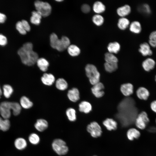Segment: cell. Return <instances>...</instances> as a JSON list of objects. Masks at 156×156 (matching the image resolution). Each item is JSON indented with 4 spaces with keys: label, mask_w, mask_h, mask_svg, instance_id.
Returning a JSON list of instances; mask_svg holds the SVG:
<instances>
[{
    "label": "cell",
    "mask_w": 156,
    "mask_h": 156,
    "mask_svg": "<svg viewBox=\"0 0 156 156\" xmlns=\"http://www.w3.org/2000/svg\"><path fill=\"white\" fill-rule=\"evenodd\" d=\"M56 1H58V2H60V1H62V0H56Z\"/></svg>",
    "instance_id": "cell-48"
},
{
    "label": "cell",
    "mask_w": 156,
    "mask_h": 156,
    "mask_svg": "<svg viewBox=\"0 0 156 156\" xmlns=\"http://www.w3.org/2000/svg\"><path fill=\"white\" fill-rule=\"evenodd\" d=\"M127 136L129 140H133L134 139L139 138L140 136V133L137 129L132 128L129 129L127 131Z\"/></svg>",
    "instance_id": "cell-25"
},
{
    "label": "cell",
    "mask_w": 156,
    "mask_h": 156,
    "mask_svg": "<svg viewBox=\"0 0 156 156\" xmlns=\"http://www.w3.org/2000/svg\"><path fill=\"white\" fill-rule=\"evenodd\" d=\"M104 88L103 84L99 82L93 85L91 89V90L92 94L95 97L100 98L102 97L104 94L103 90Z\"/></svg>",
    "instance_id": "cell-9"
},
{
    "label": "cell",
    "mask_w": 156,
    "mask_h": 156,
    "mask_svg": "<svg viewBox=\"0 0 156 156\" xmlns=\"http://www.w3.org/2000/svg\"><path fill=\"white\" fill-rule=\"evenodd\" d=\"M133 86L130 83L122 84L120 87V91L122 94L125 96H129L133 92Z\"/></svg>",
    "instance_id": "cell-11"
},
{
    "label": "cell",
    "mask_w": 156,
    "mask_h": 156,
    "mask_svg": "<svg viewBox=\"0 0 156 156\" xmlns=\"http://www.w3.org/2000/svg\"><path fill=\"white\" fill-rule=\"evenodd\" d=\"M139 10L142 12L146 14H149L151 12V8L147 4H144L140 7Z\"/></svg>",
    "instance_id": "cell-39"
},
{
    "label": "cell",
    "mask_w": 156,
    "mask_h": 156,
    "mask_svg": "<svg viewBox=\"0 0 156 156\" xmlns=\"http://www.w3.org/2000/svg\"><path fill=\"white\" fill-rule=\"evenodd\" d=\"M42 83L47 86L52 85L55 81V78L52 74L45 73L43 74L41 78Z\"/></svg>",
    "instance_id": "cell-14"
},
{
    "label": "cell",
    "mask_w": 156,
    "mask_h": 156,
    "mask_svg": "<svg viewBox=\"0 0 156 156\" xmlns=\"http://www.w3.org/2000/svg\"><path fill=\"white\" fill-rule=\"evenodd\" d=\"M16 107V102L5 101L0 104V113L1 117L9 119L11 115V110L14 111Z\"/></svg>",
    "instance_id": "cell-4"
},
{
    "label": "cell",
    "mask_w": 156,
    "mask_h": 156,
    "mask_svg": "<svg viewBox=\"0 0 156 156\" xmlns=\"http://www.w3.org/2000/svg\"><path fill=\"white\" fill-rule=\"evenodd\" d=\"M10 123L9 119H4L0 117V130L5 131L10 127Z\"/></svg>",
    "instance_id": "cell-32"
},
{
    "label": "cell",
    "mask_w": 156,
    "mask_h": 156,
    "mask_svg": "<svg viewBox=\"0 0 156 156\" xmlns=\"http://www.w3.org/2000/svg\"><path fill=\"white\" fill-rule=\"evenodd\" d=\"M155 123H156V119H155Z\"/></svg>",
    "instance_id": "cell-50"
},
{
    "label": "cell",
    "mask_w": 156,
    "mask_h": 156,
    "mask_svg": "<svg viewBox=\"0 0 156 156\" xmlns=\"http://www.w3.org/2000/svg\"><path fill=\"white\" fill-rule=\"evenodd\" d=\"M149 122L150 119L147 113L145 111H142L136 117L135 123L138 128L143 130L145 128Z\"/></svg>",
    "instance_id": "cell-7"
},
{
    "label": "cell",
    "mask_w": 156,
    "mask_h": 156,
    "mask_svg": "<svg viewBox=\"0 0 156 156\" xmlns=\"http://www.w3.org/2000/svg\"><path fill=\"white\" fill-rule=\"evenodd\" d=\"M136 95L138 98L142 100L146 101L148 98L150 93L148 90L144 87H140L137 90Z\"/></svg>",
    "instance_id": "cell-10"
},
{
    "label": "cell",
    "mask_w": 156,
    "mask_h": 156,
    "mask_svg": "<svg viewBox=\"0 0 156 156\" xmlns=\"http://www.w3.org/2000/svg\"><path fill=\"white\" fill-rule=\"evenodd\" d=\"M7 42L6 37L3 35L0 34V45L4 46L6 44Z\"/></svg>",
    "instance_id": "cell-42"
},
{
    "label": "cell",
    "mask_w": 156,
    "mask_h": 156,
    "mask_svg": "<svg viewBox=\"0 0 156 156\" xmlns=\"http://www.w3.org/2000/svg\"><path fill=\"white\" fill-rule=\"evenodd\" d=\"M156 62L152 58H148L142 62V66L144 70L146 72H149L153 70L155 67Z\"/></svg>",
    "instance_id": "cell-13"
},
{
    "label": "cell",
    "mask_w": 156,
    "mask_h": 156,
    "mask_svg": "<svg viewBox=\"0 0 156 156\" xmlns=\"http://www.w3.org/2000/svg\"><path fill=\"white\" fill-rule=\"evenodd\" d=\"M67 96L68 99L71 101L75 102L80 99V93L78 89L73 88L68 92Z\"/></svg>",
    "instance_id": "cell-12"
},
{
    "label": "cell",
    "mask_w": 156,
    "mask_h": 156,
    "mask_svg": "<svg viewBox=\"0 0 156 156\" xmlns=\"http://www.w3.org/2000/svg\"><path fill=\"white\" fill-rule=\"evenodd\" d=\"M28 139L29 142L33 145H37L40 141V138L38 134L34 133L31 134L29 136Z\"/></svg>",
    "instance_id": "cell-37"
},
{
    "label": "cell",
    "mask_w": 156,
    "mask_h": 156,
    "mask_svg": "<svg viewBox=\"0 0 156 156\" xmlns=\"http://www.w3.org/2000/svg\"><path fill=\"white\" fill-rule=\"evenodd\" d=\"M92 109L91 104L87 101H82L79 105V111L85 114L90 113L92 110Z\"/></svg>",
    "instance_id": "cell-17"
},
{
    "label": "cell",
    "mask_w": 156,
    "mask_h": 156,
    "mask_svg": "<svg viewBox=\"0 0 156 156\" xmlns=\"http://www.w3.org/2000/svg\"><path fill=\"white\" fill-rule=\"evenodd\" d=\"M107 48L109 52L116 54L120 51V45L118 42L115 41L108 44Z\"/></svg>",
    "instance_id": "cell-21"
},
{
    "label": "cell",
    "mask_w": 156,
    "mask_h": 156,
    "mask_svg": "<svg viewBox=\"0 0 156 156\" xmlns=\"http://www.w3.org/2000/svg\"><path fill=\"white\" fill-rule=\"evenodd\" d=\"M22 25L26 31H29L30 30V27L28 23L26 20H23L21 21Z\"/></svg>",
    "instance_id": "cell-41"
},
{
    "label": "cell",
    "mask_w": 156,
    "mask_h": 156,
    "mask_svg": "<svg viewBox=\"0 0 156 156\" xmlns=\"http://www.w3.org/2000/svg\"><path fill=\"white\" fill-rule=\"evenodd\" d=\"M66 113L69 121L74 122L76 120L77 118L76 112L74 108L72 107L68 108L66 111Z\"/></svg>",
    "instance_id": "cell-33"
},
{
    "label": "cell",
    "mask_w": 156,
    "mask_h": 156,
    "mask_svg": "<svg viewBox=\"0 0 156 156\" xmlns=\"http://www.w3.org/2000/svg\"><path fill=\"white\" fill-rule=\"evenodd\" d=\"M103 123L108 130H115L117 128V122L112 118H107L103 121Z\"/></svg>",
    "instance_id": "cell-19"
},
{
    "label": "cell",
    "mask_w": 156,
    "mask_h": 156,
    "mask_svg": "<svg viewBox=\"0 0 156 156\" xmlns=\"http://www.w3.org/2000/svg\"><path fill=\"white\" fill-rule=\"evenodd\" d=\"M93 10L96 14H100L103 12L106 9V7L102 2L99 1L95 2L93 5Z\"/></svg>",
    "instance_id": "cell-22"
},
{
    "label": "cell",
    "mask_w": 156,
    "mask_h": 156,
    "mask_svg": "<svg viewBox=\"0 0 156 156\" xmlns=\"http://www.w3.org/2000/svg\"><path fill=\"white\" fill-rule=\"evenodd\" d=\"M34 5L36 11L40 13L42 16L47 17L50 14L51 7L48 3L36 0L34 2Z\"/></svg>",
    "instance_id": "cell-6"
},
{
    "label": "cell",
    "mask_w": 156,
    "mask_h": 156,
    "mask_svg": "<svg viewBox=\"0 0 156 156\" xmlns=\"http://www.w3.org/2000/svg\"><path fill=\"white\" fill-rule=\"evenodd\" d=\"M87 130L92 136L95 138L100 136L102 133L101 127L95 121L92 122L88 125Z\"/></svg>",
    "instance_id": "cell-8"
},
{
    "label": "cell",
    "mask_w": 156,
    "mask_h": 156,
    "mask_svg": "<svg viewBox=\"0 0 156 156\" xmlns=\"http://www.w3.org/2000/svg\"><path fill=\"white\" fill-rule=\"evenodd\" d=\"M94 156H96V155H94Z\"/></svg>",
    "instance_id": "cell-51"
},
{
    "label": "cell",
    "mask_w": 156,
    "mask_h": 156,
    "mask_svg": "<svg viewBox=\"0 0 156 156\" xmlns=\"http://www.w3.org/2000/svg\"><path fill=\"white\" fill-rule=\"evenodd\" d=\"M16 27L19 32L22 35L25 34L27 31L24 29L21 21H18L16 24Z\"/></svg>",
    "instance_id": "cell-38"
},
{
    "label": "cell",
    "mask_w": 156,
    "mask_h": 156,
    "mask_svg": "<svg viewBox=\"0 0 156 156\" xmlns=\"http://www.w3.org/2000/svg\"><path fill=\"white\" fill-rule=\"evenodd\" d=\"M50 44L51 47L60 51H62L67 49L70 45V41L67 37L63 36L59 39L55 33L52 34L50 37Z\"/></svg>",
    "instance_id": "cell-2"
},
{
    "label": "cell",
    "mask_w": 156,
    "mask_h": 156,
    "mask_svg": "<svg viewBox=\"0 0 156 156\" xmlns=\"http://www.w3.org/2000/svg\"><path fill=\"white\" fill-rule=\"evenodd\" d=\"M27 145V142L25 139L22 138H16L14 142V145L18 150H22L25 149Z\"/></svg>",
    "instance_id": "cell-23"
},
{
    "label": "cell",
    "mask_w": 156,
    "mask_h": 156,
    "mask_svg": "<svg viewBox=\"0 0 156 156\" xmlns=\"http://www.w3.org/2000/svg\"><path fill=\"white\" fill-rule=\"evenodd\" d=\"M2 93L6 98H10L13 92V89L11 86L9 84L4 85L2 88Z\"/></svg>",
    "instance_id": "cell-31"
},
{
    "label": "cell",
    "mask_w": 156,
    "mask_h": 156,
    "mask_svg": "<svg viewBox=\"0 0 156 156\" xmlns=\"http://www.w3.org/2000/svg\"><path fill=\"white\" fill-rule=\"evenodd\" d=\"M92 19L93 23L97 26L102 25L104 21L103 17L99 14L94 15L92 16Z\"/></svg>",
    "instance_id": "cell-35"
},
{
    "label": "cell",
    "mask_w": 156,
    "mask_h": 156,
    "mask_svg": "<svg viewBox=\"0 0 156 156\" xmlns=\"http://www.w3.org/2000/svg\"><path fill=\"white\" fill-rule=\"evenodd\" d=\"M67 50L69 55L72 56H78L80 53V49L75 45H70L67 48Z\"/></svg>",
    "instance_id": "cell-30"
},
{
    "label": "cell",
    "mask_w": 156,
    "mask_h": 156,
    "mask_svg": "<svg viewBox=\"0 0 156 156\" xmlns=\"http://www.w3.org/2000/svg\"><path fill=\"white\" fill-rule=\"evenodd\" d=\"M6 19V16L4 14L0 13V23H4Z\"/></svg>",
    "instance_id": "cell-45"
},
{
    "label": "cell",
    "mask_w": 156,
    "mask_h": 156,
    "mask_svg": "<svg viewBox=\"0 0 156 156\" xmlns=\"http://www.w3.org/2000/svg\"><path fill=\"white\" fill-rule=\"evenodd\" d=\"M150 107L152 111L156 113V100H155L151 103Z\"/></svg>",
    "instance_id": "cell-43"
},
{
    "label": "cell",
    "mask_w": 156,
    "mask_h": 156,
    "mask_svg": "<svg viewBox=\"0 0 156 156\" xmlns=\"http://www.w3.org/2000/svg\"><path fill=\"white\" fill-rule=\"evenodd\" d=\"M148 44L150 46L154 47H156V41L149 39L148 40Z\"/></svg>",
    "instance_id": "cell-46"
},
{
    "label": "cell",
    "mask_w": 156,
    "mask_h": 156,
    "mask_svg": "<svg viewBox=\"0 0 156 156\" xmlns=\"http://www.w3.org/2000/svg\"><path fill=\"white\" fill-rule=\"evenodd\" d=\"M33 44L30 42L24 44L18 51L22 62L28 66H32L36 63L38 58L37 53L33 50Z\"/></svg>",
    "instance_id": "cell-1"
},
{
    "label": "cell",
    "mask_w": 156,
    "mask_h": 156,
    "mask_svg": "<svg viewBox=\"0 0 156 156\" xmlns=\"http://www.w3.org/2000/svg\"><path fill=\"white\" fill-rule=\"evenodd\" d=\"M55 86L58 90L63 91L66 90L68 86V83L63 78H59L55 81Z\"/></svg>",
    "instance_id": "cell-26"
},
{
    "label": "cell",
    "mask_w": 156,
    "mask_h": 156,
    "mask_svg": "<svg viewBox=\"0 0 156 156\" xmlns=\"http://www.w3.org/2000/svg\"><path fill=\"white\" fill-rule=\"evenodd\" d=\"M21 107L25 109H29L31 107L33 103L30 100L25 96H22L20 101Z\"/></svg>",
    "instance_id": "cell-27"
},
{
    "label": "cell",
    "mask_w": 156,
    "mask_h": 156,
    "mask_svg": "<svg viewBox=\"0 0 156 156\" xmlns=\"http://www.w3.org/2000/svg\"><path fill=\"white\" fill-rule=\"evenodd\" d=\"M131 11L130 6L126 4L118 8L117 9L116 12L121 17H125L130 13Z\"/></svg>",
    "instance_id": "cell-16"
},
{
    "label": "cell",
    "mask_w": 156,
    "mask_h": 156,
    "mask_svg": "<svg viewBox=\"0 0 156 156\" xmlns=\"http://www.w3.org/2000/svg\"><path fill=\"white\" fill-rule=\"evenodd\" d=\"M2 94V91L0 86V98Z\"/></svg>",
    "instance_id": "cell-47"
},
{
    "label": "cell",
    "mask_w": 156,
    "mask_h": 156,
    "mask_svg": "<svg viewBox=\"0 0 156 156\" xmlns=\"http://www.w3.org/2000/svg\"><path fill=\"white\" fill-rule=\"evenodd\" d=\"M149 39L153 40L156 41V31L151 32L149 36Z\"/></svg>",
    "instance_id": "cell-44"
},
{
    "label": "cell",
    "mask_w": 156,
    "mask_h": 156,
    "mask_svg": "<svg viewBox=\"0 0 156 156\" xmlns=\"http://www.w3.org/2000/svg\"><path fill=\"white\" fill-rule=\"evenodd\" d=\"M36 63L38 66L41 71L45 72L47 70L49 63L44 58H38Z\"/></svg>",
    "instance_id": "cell-20"
},
{
    "label": "cell",
    "mask_w": 156,
    "mask_h": 156,
    "mask_svg": "<svg viewBox=\"0 0 156 156\" xmlns=\"http://www.w3.org/2000/svg\"><path fill=\"white\" fill-rule=\"evenodd\" d=\"M48 124L47 121L43 119H38L34 124L35 128L38 131L42 132L48 127Z\"/></svg>",
    "instance_id": "cell-18"
},
{
    "label": "cell",
    "mask_w": 156,
    "mask_h": 156,
    "mask_svg": "<svg viewBox=\"0 0 156 156\" xmlns=\"http://www.w3.org/2000/svg\"><path fill=\"white\" fill-rule=\"evenodd\" d=\"M52 146L55 152L60 155L66 154L68 151L65 142L60 139L54 140L52 143Z\"/></svg>",
    "instance_id": "cell-5"
},
{
    "label": "cell",
    "mask_w": 156,
    "mask_h": 156,
    "mask_svg": "<svg viewBox=\"0 0 156 156\" xmlns=\"http://www.w3.org/2000/svg\"><path fill=\"white\" fill-rule=\"evenodd\" d=\"M139 51L143 56H151L153 54V51L151 49L150 46L146 42L140 44Z\"/></svg>",
    "instance_id": "cell-15"
},
{
    "label": "cell",
    "mask_w": 156,
    "mask_h": 156,
    "mask_svg": "<svg viewBox=\"0 0 156 156\" xmlns=\"http://www.w3.org/2000/svg\"><path fill=\"white\" fill-rule=\"evenodd\" d=\"M85 70L86 75L92 85H93L99 82L100 73L95 65L91 64H87Z\"/></svg>",
    "instance_id": "cell-3"
},
{
    "label": "cell",
    "mask_w": 156,
    "mask_h": 156,
    "mask_svg": "<svg viewBox=\"0 0 156 156\" xmlns=\"http://www.w3.org/2000/svg\"><path fill=\"white\" fill-rule=\"evenodd\" d=\"M130 31L134 34H138L141 32L142 27L140 23L138 21H134L129 25Z\"/></svg>",
    "instance_id": "cell-24"
},
{
    "label": "cell",
    "mask_w": 156,
    "mask_h": 156,
    "mask_svg": "<svg viewBox=\"0 0 156 156\" xmlns=\"http://www.w3.org/2000/svg\"><path fill=\"white\" fill-rule=\"evenodd\" d=\"M155 81L156 82V75L155 76Z\"/></svg>",
    "instance_id": "cell-49"
},
{
    "label": "cell",
    "mask_w": 156,
    "mask_h": 156,
    "mask_svg": "<svg viewBox=\"0 0 156 156\" xmlns=\"http://www.w3.org/2000/svg\"><path fill=\"white\" fill-rule=\"evenodd\" d=\"M130 24V21L127 18L122 17L118 19L117 26L120 29L124 30L128 27Z\"/></svg>",
    "instance_id": "cell-29"
},
{
    "label": "cell",
    "mask_w": 156,
    "mask_h": 156,
    "mask_svg": "<svg viewBox=\"0 0 156 156\" xmlns=\"http://www.w3.org/2000/svg\"><path fill=\"white\" fill-rule=\"evenodd\" d=\"M105 60L106 62L109 63H118V60L114 54L109 52L105 54Z\"/></svg>",
    "instance_id": "cell-34"
},
{
    "label": "cell",
    "mask_w": 156,
    "mask_h": 156,
    "mask_svg": "<svg viewBox=\"0 0 156 156\" xmlns=\"http://www.w3.org/2000/svg\"><path fill=\"white\" fill-rule=\"evenodd\" d=\"M105 70L107 72L111 73L116 70L118 68V63L105 62L104 64Z\"/></svg>",
    "instance_id": "cell-36"
},
{
    "label": "cell",
    "mask_w": 156,
    "mask_h": 156,
    "mask_svg": "<svg viewBox=\"0 0 156 156\" xmlns=\"http://www.w3.org/2000/svg\"><path fill=\"white\" fill-rule=\"evenodd\" d=\"M90 7L88 4H83L81 7V10L83 12L85 13H87L90 11Z\"/></svg>",
    "instance_id": "cell-40"
},
{
    "label": "cell",
    "mask_w": 156,
    "mask_h": 156,
    "mask_svg": "<svg viewBox=\"0 0 156 156\" xmlns=\"http://www.w3.org/2000/svg\"><path fill=\"white\" fill-rule=\"evenodd\" d=\"M42 16L40 13L37 11H33L32 12V16L30 18L31 23L36 25H39L41 22Z\"/></svg>",
    "instance_id": "cell-28"
}]
</instances>
